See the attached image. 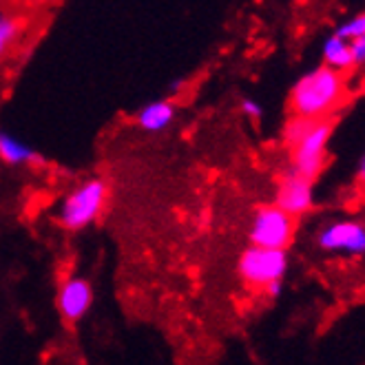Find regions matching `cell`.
<instances>
[{
  "mask_svg": "<svg viewBox=\"0 0 365 365\" xmlns=\"http://www.w3.org/2000/svg\"><path fill=\"white\" fill-rule=\"evenodd\" d=\"M348 96L350 87L346 76L321 64L294 82L290 91V111L292 115L308 120H328L346 104Z\"/></svg>",
  "mask_w": 365,
  "mask_h": 365,
  "instance_id": "6da1fadb",
  "label": "cell"
},
{
  "mask_svg": "<svg viewBox=\"0 0 365 365\" xmlns=\"http://www.w3.org/2000/svg\"><path fill=\"white\" fill-rule=\"evenodd\" d=\"M106 202V182L104 180H87L76 190H71L62 200L60 206V224L67 230H82L93 224Z\"/></svg>",
  "mask_w": 365,
  "mask_h": 365,
  "instance_id": "7a4b0ae2",
  "label": "cell"
},
{
  "mask_svg": "<svg viewBox=\"0 0 365 365\" xmlns=\"http://www.w3.org/2000/svg\"><path fill=\"white\" fill-rule=\"evenodd\" d=\"M330 135H332V118L314 120L310 131L290 148V170L312 182L326 166Z\"/></svg>",
  "mask_w": 365,
  "mask_h": 365,
  "instance_id": "3957f363",
  "label": "cell"
},
{
  "mask_svg": "<svg viewBox=\"0 0 365 365\" xmlns=\"http://www.w3.org/2000/svg\"><path fill=\"white\" fill-rule=\"evenodd\" d=\"M297 222L274 204L259 206L250 224V244L270 250H286L294 240Z\"/></svg>",
  "mask_w": 365,
  "mask_h": 365,
  "instance_id": "277c9868",
  "label": "cell"
},
{
  "mask_svg": "<svg viewBox=\"0 0 365 365\" xmlns=\"http://www.w3.org/2000/svg\"><path fill=\"white\" fill-rule=\"evenodd\" d=\"M286 270H288L286 250H270V248L250 246L242 252L240 277L250 288L264 290L270 282L284 279Z\"/></svg>",
  "mask_w": 365,
  "mask_h": 365,
  "instance_id": "5b68a950",
  "label": "cell"
},
{
  "mask_svg": "<svg viewBox=\"0 0 365 365\" xmlns=\"http://www.w3.org/2000/svg\"><path fill=\"white\" fill-rule=\"evenodd\" d=\"M317 244L326 252L365 255V224L359 220H339L326 224L317 235Z\"/></svg>",
  "mask_w": 365,
  "mask_h": 365,
  "instance_id": "8992f818",
  "label": "cell"
},
{
  "mask_svg": "<svg viewBox=\"0 0 365 365\" xmlns=\"http://www.w3.org/2000/svg\"><path fill=\"white\" fill-rule=\"evenodd\" d=\"M312 200H314V190H312V182L297 175L294 170H286L279 180V188H277V197H274V206L282 208L284 212H288L290 217H299L312 208Z\"/></svg>",
  "mask_w": 365,
  "mask_h": 365,
  "instance_id": "52a82bcc",
  "label": "cell"
},
{
  "mask_svg": "<svg viewBox=\"0 0 365 365\" xmlns=\"http://www.w3.org/2000/svg\"><path fill=\"white\" fill-rule=\"evenodd\" d=\"M91 304H93V288L84 277L67 279L58 290V310L67 324H78L89 312Z\"/></svg>",
  "mask_w": 365,
  "mask_h": 365,
  "instance_id": "ba28073f",
  "label": "cell"
},
{
  "mask_svg": "<svg viewBox=\"0 0 365 365\" xmlns=\"http://www.w3.org/2000/svg\"><path fill=\"white\" fill-rule=\"evenodd\" d=\"M173 118H175V104L170 100H155L142 106L135 115V122L146 133H160L170 126Z\"/></svg>",
  "mask_w": 365,
  "mask_h": 365,
  "instance_id": "9c48e42d",
  "label": "cell"
},
{
  "mask_svg": "<svg viewBox=\"0 0 365 365\" xmlns=\"http://www.w3.org/2000/svg\"><path fill=\"white\" fill-rule=\"evenodd\" d=\"M321 58H324V67H328V69H332L336 73L346 76L348 71L354 69V58H352L350 42L339 38V36L326 38L324 47H321Z\"/></svg>",
  "mask_w": 365,
  "mask_h": 365,
  "instance_id": "30bf717a",
  "label": "cell"
},
{
  "mask_svg": "<svg viewBox=\"0 0 365 365\" xmlns=\"http://www.w3.org/2000/svg\"><path fill=\"white\" fill-rule=\"evenodd\" d=\"M0 160L11 166H25V164L40 162V155L31 146L20 142L16 135H11L7 131H0Z\"/></svg>",
  "mask_w": 365,
  "mask_h": 365,
  "instance_id": "8fae6325",
  "label": "cell"
},
{
  "mask_svg": "<svg viewBox=\"0 0 365 365\" xmlns=\"http://www.w3.org/2000/svg\"><path fill=\"white\" fill-rule=\"evenodd\" d=\"M20 20L16 16H7V14H0V56L7 53L20 36Z\"/></svg>",
  "mask_w": 365,
  "mask_h": 365,
  "instance_id": "7c38bea8",
  "label": "cell"
},
{
  "mask_svg": "<svg viewBox=\"0 0 365 365\" xmlns=\"http://www.w3.org/2000/svg\"><path fill=\"white\" fill-rule=\"evenodd\" d=\"M312 122H314V120L292 115V118L286 122V126H284V144H286L288 148H292L299 140H302V138L310 131Z\"/></svg>",
  "mask_w": 365,
  "mask_h": 365,
  "instance_id": "4fadbf2b",
  "label": "cell"
},
{
  "mask_svg": "<svg viewBox=\"0 0 365 365\" xmlns=\"http://www.w3.org/2000/svg\"><path fill=\"white\" fill-rule=\"evenodd\" d=\"M334 36H339V38H343V40H348V42H352V40L365 36V14H356V16L348 18L346 23H341V25L336 27Z\"/></svg>",
  "mask_w": 365,
  "mask_h": 365,
  "instance_id": "5bb4252c",
  "label": "cell"
},
{
  "mask_svg": "<svg viewBox=\"0 0 365 365\" xmlns=\"http://www.w3.org/2000/svg\"><path fill=\"white\" fill-rule=\"evenodd\" d=\"M242 113L248 118V120H259L264 115V109H262V104L252 100V98H244L242 100Z\"/></svg>",
  "mask_w": 365,
  "mask_h": 365,
  "instance_id": "9a60e30c",
  "label": "cell"
},
{
  "mask_svg": "<svg viewBox=\"0 0 365 365\" xmlns=\"http://www.w3.org/2000/svg\"><path fill=\"white\" fill-rule=\"evenodd\" d=\"M350 49H352V58H354V67H363L365 64V36L352 40Z\"/></svg>",
  "mask_w": 365,
  "mask_h": 365,
  "instance_id": "2e32d148",
  "label": "cell"
},
{
  "mask_svg": "<svg viewBox=\"0 0 365 365\" xmlns=\"http://www.w3.org/2000/svg\"><path fill=\"white\" fill-rule=\"evenodd\" d=\"M284 290V279H277V282H270L266 288H264V294L270 297V299H277L279 294H282Z\"/></svg>",
  "mask_w": 365,
  "mask_h": 365,
  "instance_id": "e0dca14e",
  "label": "cell"
},
{
  "mask_svg": "<svg viewBox=\"0 0 365 365\" xmlns=\"http://www.w3.org/2000/svg\"><path fill=\"white\" fill-rule=\"evenodd\" d=\"M356 180H359V184L361 186H365V155L361 158V162H359V168H356Z\"/></svg>",
  "mask_w": 365,
  "mask_h": 365,
  "instance_id": "ac0fdd59",
  "label": "cell"
},
{
  "mask_svg": "<svg viewBox=\"0 0 365 365\" xmlns=\"http://www.w3.org/2000/svg\"><path fill=\"white\" fill-rule=\"evenodd\" d=\"M361 89L365 91V76H363V80H361Z\"/></svg>",
  "mask_w": 365,
  "mask_h": 365,
  "instance_id": "d6986e66",
  "label": "cell"
}]
</instances>
